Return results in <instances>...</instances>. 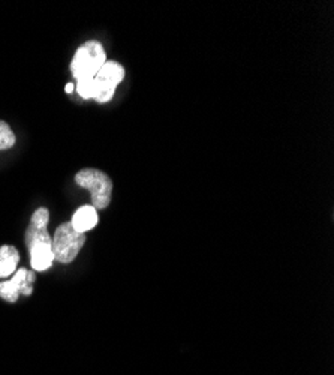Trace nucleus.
<instances>
[{
  "instance_id": "obj_12",
  "label": "nucleus",
  "mask_w": 334,
  "mask_h": 375,
  "mask_svg": "<svg viewBox=\"0 0 334 375\" xmlns=\"http://www.w3.org/2000/svg\"><path fill=\"white\" fill-rule=\"evenodd\" d=\"M72 90H73V84H72V83L66 84V92H68V93H71Z\"/></svg>"
},
{
  "instance_id": "obj_3",
  "label": "nucleus",
  "mask_w": 334,
  "mask_h": 375,
  "mask_svg": "<svg viewBox=\"0 0 334 375\" xmlns=\"http://www.w3.org/2000/svg\"><path fill=\"white\" fill-rule=\"evenodd\" d=\"M78 186L89 189L92 194V206L97 209H105L111 201V192H113V182L101 170L96 168H84L76 176Z\"/></svg>"
},
{
  "instance_id": "obj_10",
  "label": "nucleus",
  "mask_w": 334,
  "mask_h": 375,
  "mask_svg": "<svg viewBox=\"0 0 334 375\" xmlns=\"http://www.w3.org/2000/svg\"><path fill=\"white\" fill-rule=\"evenodd\" d=\"M16 144V136L11 126L0 120V150H8Z\"/></svg>"
},
{
  "instance_id": "obj_8",
  "label": "nucleus",
  "mask_w": 334,
  "mask_h": 375,
  "mask_svg": "<svg viewBox=\"0 0 334 375\" xmlns=\"http://www.w3.org/2000/svg\"><path fill=\"white\" fill-rule=\"evenodd\" d=\"M18 261L20 254L14 246L4 245L0 248V278H6L16 273Z\"/></svg>"
},
{
  "instance_id": "obj_6",
  "label": "nucleus",
  "mask_w": 334,
  "mask_h": 375,
  "mask_svg": "<svg viewBox=\"0 0 334 375\" xmlns=\"http://www.w3.org/2000/svg\"><path fill=\"white\" fill-rule=\"evenodd\" d=\"M33 284H35V273L28 269H18L9 281L0 282V297L6 302H11V304H14V302L18 300L20 294L24 296L32 294Z\"/></svg>"
},
{
  "instance_id": "obj_7",
  "label": "nucleus",
  "mask_w": 334,
  "mask_h": 375,
  "mask_svg": "<svg viewBox=\"0 0 334 375\" xmlns=\"http://www.w3.org/2000/svg\"><path fill=\"white\" fill-rule=\"evenodd\" d=\"M97 221H99L97 210L93 208V206H81V208L73 213L71 224L77 232L85 234L96 227Z\"/></svg>"
},
{
  "instance_id": "obj_4",
  "label": "nucleus",
  "mask_w": 334,
  "mask_h": 375,
  "mask_svg": "<svg viewBox=\"0 0 334 375\" xmlns=\"http://www.w3.org/2000/svg\"><path fill=\"white\" fill-rule=\"evenodd\" d=\"M85 245V234L77 232L71 222L57 227L53 237V254L54 260L68 264L77 258L78 252Z\"/></svg>"
},
{
  "instance_id": "obj_2",
  "label": "nucleus",
  "mask_w": 334,
  "mask_h": 375,
  "mask_svg": "<svg viewBox=\"0 0 334 375\" xmlns=\"http://www.w3.org/2000/svg\"><path fill=\"white\" fill-rule=\"evenodd\" d=\"M53 239L49 237L47 227L29 225L26 232V245L30 251V263L35 272H44L52 268L54 261Z\"/></svg>"
},
{
  "instance_id": "obj_1",
  "label": "nucleus",
  "mask_w": 334,
  "mask_h": 375,
  "mask_svg": "<svg viewBox=\"0 0 334 375\" xmlns=\"http://www.w3.org/2000/svg\"><path fill=\"white\" fill-rule=\"evenodd\" d=\"M107 62L104 47L97 41L83 44L71 62V72L77 81L83 78H93L99 69Z\"/></svg>"
},
{
  "instance_id": "obj_11",
  "label": "nucleus",
  "mask_w": 334,
  "mask_h": 375,
  "mask_svg": "<svg viewBox=\"0 0 334 375\" xmlns=\"http://www.w3.org/2000/svg\"><path fill=\"white\" fill-rule=\"evenodd\" d=\"M48 221H49V213L45 208H41L36 210L33 215H32V220H30V224L32 225H36V227H47L48 225Z\"/></svg>"
},
{
  "instance_id": "obj_5",
  "label": "nucleus",
  "mask_w": 334,
  "mask_h": 375,
  "mask_svg": "<svg viewBox=\"0 0 334 375\" xmlns=\"http://www.w3.org/2000/svg\"><path fill=\"white\" fill-rule=\"evenodd\" d=\"M123 78H125V68L117 62H113V60L105 62L95 76L96 88H97V95L95 101L99 104H105L111 101V98L114 96L116 88L123 81Z\"/></svg>"
},
{
  "instance_id": "obj_9",
  "label": "nucleus",
  "mask_w": 334,
  "mask_h": 375,
  "mask_svg": "<svg viewBox=\"0 0 334 375\" xmlns=\"http://www.w3.org/2000/svg\"><path fill=\"white\" fill-rule=\"evenodd\" d=\"M77 92L83 100H96L97 95V88L96 81L93 78H83L77 81Z\"/></svg>"
}]
</instances>
